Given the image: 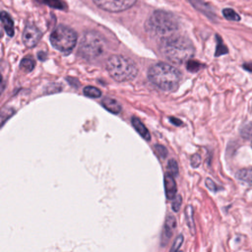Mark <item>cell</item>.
<instances>
[{
  "mask_svg": "<svg viewBox=\"0 0 252 252\" xmlns=\"http://www.w3.org/2000/svg\"><path fill=\"white\" fill-rule=\"evenodd\" d=\"M159 49L168 61L175 64H182L188 61L195 51L192 42L188 38L176 33L161 39Z\"/></svg>",
  "mask_w": 252,
  "mask_h": 252,
  "instance_id": "obj_1",
  "label": "cell"
},
{
  "mask_svg": "<svg viewBox=\"0 0 252 252\" xmlns=\"http://www.w3.org/2000/svg\"><path fill=\"white\" fill-rule=\"evenodd\" d=\"M148 78L158 89L164 92H172L179 86L182 75L172 65L158 62L150 67Z\"/></svg>",
  "mask_w": 252,
  "mask_h": 252,
  "instance_id": "obj_2",
  "label": "cell"
},
{
  "mask_svg": "<svg viewBox=\"0 0 252 252\" xmlns=\"http://www.w3.org/2000/svg\"><path fill=\"white\" fill-rule=\"evenodd\" d=\"M145 27L150 35L161 40L175 34L179 25L177 18L173 14L164 11H156L149 17Z\"/></svg>",
  "mask_w": 252,
  "mask_h": 252,
  "instance_id": "obj_3",
  "label": "cell"
},
{
  "mask_svg": "<svg viewBox=\"0 0 252 252\" xmlns=\"http://www.w3.org/2000/svg\"><path fill=\"white\" fill-rule=\"evenodd\" d=\"M106 70L117 82L133 80L138 75V67L130 58L122 55H112L106 61Z\"/></svg>",
  "mask_w": 252,
  "mask_h": 252,
  "instance_id": "obj_4",
  "label": "cell"
},
{
  "mask_svg": "<svg viewBox=\"0 0 252 252\" xmlns=\"http://www.w3.org/2000/svg\"><path fill=\"white\" fill-rule=\"evenodd\" d=\"M103 50L104 42L98 33L94 32H85L81 38L78 49V53L82 58L89 61L94 60L103 53Z\"/></svg>",
  "mask_w": 252,
  "mask_h": 252,
  "instance_id": "obj_5",
  "label": "cell"
},
{
  "mask_svg": "<svg viewBox=\"0 0 252 252\" xmlns=\"http://www.w3.org/2000/svg\"><path fill=\"white\" fill-rule=\"evenodd\" d=\"M77 33L66 26L56 27L50 34V42L53 47L64 54L70 53L77 43Z\"/></svg>",
  "mask_w": 252,
  "mask_h": 252,
  "instance_id": "obj_6",
  "label": "cell"
},
{
  "mask_svg": "<svg viewBox=\"0 0 252 252\" xmlns=\"http://www.w3.org/2000/svg\"><path fill=\"white\" fill-rule=\"evenodd\" d=\"M96 6L108 12H121L131 8L137 0H93Z\"/></svg>",
  "mask_w": 252,
  "mask_h": 252,
  "instance_id": "obj_7",
  "label": "cell"
},
{
  "mask_svg": "<svg viewBox=\"0 0 252 252\" xmlns=\"http://www.w3.org/2000/svg\"><path fill=\"white\" fill-rule=\"evenodd\" d=\"M41 37L40 31L32 23L26 25L24 32H23V42L24 44L29 47H34Z\"/></svg>",
  "mask_w": 252,
  "mask_h": 252,
  "instance_id": "obj_8",
  "label": "cell"
},
{
  "mask_svg": "<svg viewBox=\"0 0 252 252\" xmlns=\"http://www.w3.org/2000/svg\"><path fill=\"white\" fill-rule=\"evenodd\" d=\"M175 226H176L175 218L173 216H167L165 219L163 231H162V235H161V245L162 246L166 245V243L170 239Z\"/></svg>",
  "mask_w": 252,
  "mask_h": 252,
  "instance_id": "obj_9",
  "label": "cell"
},
{
  "mask_svg": "<svg viewBox=\"0 0 252 252\" xmlns=\"http://www.w3.org/2000/svg\"><path fill=\"white\" fill-rule=\"evenodd\" d=\"M163 180H164L165 195H166L167 199L171 200L176 196V192H177V187H176V183L173 178V175L166 174V175H164Z\"/></svg>",
  "mask_w": 252,
  "mask_h": 252,
  "instance_id": "obj_10",
  "label": "cell"
},
{
  "mask_svg": "<svg viewBox=\"0 0 252 252\" xmlns=\"http://www.w3.org/2000/svg\"><path fill=\"white\" fill-rule=\"evenodd\" d=\"M101 104L106 110H108L109 112H111L113 114H118L122 109L121 104L116 99H114L112 97H109V96L103 97V99L101 101Z\"/></svg>",
  "mask_w": 252,
  "mask_h": 252,
  "instance_id": "obj_11",
  "label": "cell"
},
{
  "mask_svg": "<svg viewBox=\"0 0 252 252\" xmlns=\"http://www.w3.org/2000/svg\"><path fill=\"white\" fill-rule=\"evenodd\" d=\"M235 177L241 183L252 186V167H245L237 170L235 173Z\"/></svg>",
  "mask_w": 252,
  "mask_h": 252,
  "instance_id": "obj_12",
  "label": "cell"
},
{
  "mask_svg": "<svg viewBox=\"0 0 252 252\" xmlns=\"http://www.w3.org/2000/svg\"><path fill=\"white\" fill-rule=\"evenodd\" d=\"M132 125L135 128V130L140 134V136L142 138H144L146 141H150L151 140V135L149 130L147 129V127L142 123V121L137 118V117H132Z\"/></svg>",
  "mask_w": 252,
  "mask_h": 252,
  "instance_id": "obj_13",
  "label": "cell"
},
{
  "mask_svg": "<svg viewBox=\"0 0 252 252\" xmlns=\"http://www.w3.org/2000/svg\"><path fill=\"white\" fill-rule=\"evenodd\" d=\"M1 21H2V24L5 29L6 33L10 36H13L14 35V23H13V20L11 19V17L6 12H2L1 13Z\"/></svg>",
  "mask_w": 252,
  "mask_h": 252,
  "instance_id": "obj_14",
  "label": "cell"
},
{
  "mask_svg": "<svg viewBox=\"0 0 252 252\" xmlns=\"http://www.w3.org/2000/svg\"><path fill=\"white\" fill-rule=\"evenodd\" d=\"M185 218H186V222H187L188 227L191 229V232L194 234L195 224H194V220H193V208L190 205H188L185 209Z\"/></svg>",
  "mask_w": 252,
  "mask_h": 252,
  "instance_id": "obj_15",
  "label": "cell"
},
{
  "mask_svg": "<svg viewBox=\"0 0 252 252\" xmlns=\"http://www.w3.org/2000/svg\"><path fill=\"white\" fill-rule=\"evenodd\" d=\"M34 66H35V62H34V60H33L32 58H31V57H25V58L21 61V63H20V68H21L23 71H25V72H31V71H32L33 68H34Z\"/></svg>",
  "mask_w": 252,
  "mask_h": 252,
  "instance_id": "obj_16",
  "label": "cell"
},
{
  "mask_svg": "<svg viewBox=\"0 0 252 252\" xmlns=\"http://www.w3.org/2000/svg\"><path fill=\"white\" fill-rule=\"evenodd\" d=\"M84 92V94L86 96H89V97H99L101 95V92L100 90H98L97 88L95 87H93V86H87L84 88L83 90Z\"/></svg>",
  "mask_w": 252,
  "mask_h": 252,
  "instance_id": "obj_17",
  "label": "cell"
},
{
  "mask_svg": "<svg viewBox=\"0 0 252 252\" xmlns=\"http://www.w3.org/2000/svg\"><path fill=\"white\" fill-rule=\"evenodd\" d=\"M217 38H218V43H217V48H216L215 56H220L222 54H226L228 52L226 46L222 43V40H221V38L219 35H217Z\"/></svg>",
  "mask_w": 252,
  "mask_h": 252,
  "instance_id": "obj_18",
  "label": "cell"
},
{
  "mask_svg": "<svg viewBox=\"0 0 252 252\" xmlns=\"http://www.w3.org/2000/svg\"><path fill=\"white\" fill-rule=\"evenodd\" d=\"M222 14H223L224 18L229 20V21H239L240 20L239 15L235 11H233L232 9H229V8L224 9L222 11Z\"/></svg>",
  "mask_w": 252,
  "mask_h": 252,
  "instance_id": "obj_19",
  "label": "cell"
},
{
  "mask_svg": "<svg viewBox=\"0 0 252 252\" xmlns=\"http://www.w3.org/2000/svg\"><path fill=\"white\" fill-rule=\"evenodd\" d=\"M167 170L169 172V174L171 175H177L178 173V165L176 160L174 159H169L167 162Z\"/></svg>",
  "mask_w": 252,
  "mask_h": 252,
  "instance_id": "obj_20",
  "label": "cell"
},
{
  "mask_svg": "<svg viewBox=\"0 0 252 252\" xmlns=\"http://www.w3.org/2000/svg\"><path fill=\"white\" fill-rule=\"evenodd\" d=\"M186 67L190 72H197L200 68L203 67V65L200 62L195 60H188Z\"/></svg>",
  "mask_w": 252,
  "mask_h": 252,
  "instance_id": "obj_21",
  "label": "cell"
},
{
  "mask_svg": "<svg viewBox=\"0 0 252 252\" xmlns=\"http://www.w3.org/2000/svg\"><path fill=\"white\" fill-rule=\"evenodd\" d=\"M154 149H155V151H156V154H157L160 158H166V156H167V151H166V149H165L163 146H161V145H156V146L154 147Z\"/></svg>",
  "mask_w": 252,
  "mask_h": 252,
  "instance_id": "obj_22",
  "label": "cell"
},
{
  "mask_svg": "<svg viewBox=\"0 0 252 252\" xmlns=\"http://www.w3.org/2000/svg\"><path fill=\"white\" fill-rule=\"evenodd\" d=\"M206 186L211 190V191H219V190H221L222 188L218 186L212 179L210 178H207L206 179Z\"/></svg>",
  "mask_w": 252,
  "mask_h": 252,
  "instance_id": "obj_23",
  "label": "cell"
},
{
  "mask_svg": "<svg viewBox=\"0 0 252 252\" xmlns=\"http://www.w3.org/2000/svg\"><path fill=\"white\" fill-rule=\"evenodd\" d=\"M181 202H182V199H181V196H175L173 198V202H172V210L174 212H178L179 211V208L181 206Z\"/></svg>",
  "mask_w": 252,
  "mask_h": 252,
  "instance_id": "obj_24",
  "label": "cell"
},
{
  "mask_svg": "<svg viewBox=\"0 0 252 252\" xmlns=\"http://www.w3.org/2000/svg\"><path fill=\"white\" fill-rule=\"evenodd\" d=\"M182 242H183V235L180 234V235H178V236L176 237V239H175V241H174L172 247L170 248V251H176V250H178V249L180 248Z\"/></svg>",
  "mask_w": 252,
  "mask_h": 252,
  "instance_id": "obj_25",
  "label": "cell"
},
{
  "mask_svg": "<svg viewBox=\"0 0 252 252\" xmlns=\"http://www.w3.org/2000/svg\"><path fill=\"white\" fill-rule=\"evenodd\" d=\"M200 163H201V158H200V156H199L198 154L193 155L192 158H191V165H192L193 167H198V166L200 165Z\"/></svg>",
  "mask_w": 252,
  "mask_h": 252,
  "instance_id": "obj_26",
  "label": "cell"
},
{
  "mask_svg": "<svg viewBox=\"0 0 252 252\" xmlns=\"http://www.w3.org/2000/svg\"><path fill=\"white\" fill-rule=\"evenodd\" d=\"M45 3L48 4L49 6L57 8V9H62L63 8V5L59 0H45Z\"/></svg>",
  "mask_w": 252,
  "mask_h": 252,
  "instance_id": "obj_27",
  "label": "cell"
},
{
  "mask_svg": "<svg viewBox=\"0 0 252 252\" xmlns=\"http://www.w3.org/2000/svg\"><path fill=\"white\" fill-rule=\"evenodd\" d=\"M243 69H245L246 71L252 73V62H246L243 64Z\"/></svg>",
  "mask_w": 252,
  "mask_h": 252,
  "instance_id": "obj_28",
  "label": "cell"
},
{
  "mask_svg": "<svg viewBox=\"0 0 252 252\" xmlns=\"http://www.w3.org/2000/svg\"><path fill=\"white\" fill-rule=\"evenodd\" d=\"M169 121H170L171 123H173L174 125H176V126H180V125L182 124V121L176 119L175 117H169Z\"/></svg>",
  "mask_w": 252,
  "mask_h": 252,
  "instance_id": "obj_29",
  "label": "cell"
},
{
  "mask_svg": "<svg viewBox=\"0 0 252 252\" xmlns=\"http://www.w3.org/2000/svg\"><path fill=\"white\" fill-rule=\"evenodd\" d=\"M251 148H252V142H251Z\"/></svg>",
  "mask_w": 252,
  "mask_h": 252,
  "instance_id": "obj_30",
  "label": "cell"
}]
</instances>
